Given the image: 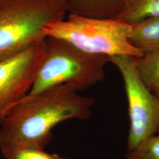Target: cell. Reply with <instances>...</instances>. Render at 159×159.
<instances>
[{
	"instance_id": "8fae6325",
	"label": "cell",
	"mask_w": 159,
	"mask_h": 159,
	"mask_svg": "<svg viewBox=\"0 0 159 159\" xmlns=\"http://www.w3.org/2000/svg\"><path fill=\"white\" fill-rule=\"evenodd\" d=\"M5 159H67L57 154H51L36 146H18L1 151Z\"/></svg>"
},
{
	"instance_id": "7c38bea8",
	"label": "cell",
	"mask_w": 159,
	"mask_h": 159,
	"mask_svg": "<svg viewBox=\"0 0 159 159\" xmlns=\"http://www.w3.org/2000/svg\"><path fill=\"white\" fill-rule=\"evenodd\" d=\"M125 159H159V135L148 139L134 150L127 151Z\"/></svg>"
},
{
	"instance_id": "8992f818",
	"label": "cell",
	"mask_w": 159,
	"mask_h": 159,
	"mask_svg": "<svg viewBox=\"0 0 159 159\" xmlns=\"http://www.w3.org/2000/svg\"><path fill=\"white\" fill-rule=\"evenodd\" d=\"M44 55V41L0 60V119L27 95Z\"/></svg>"
},
{
	"instance_id": "6da1fadb",
	"label": "cell",
	"mask_w": 159,
	"mask_h": 159,
	"mask_svg": "<svg viewBox=\"0 0 159 159\" xmlns=\"http://www.w3.org/2000/svg\"><path fill=\"white\" fill-rule=\"evenodd\" d=\"M94 102V98L67 85L19 100L0 119V151L25 145L43 148L57 125L69 119H89Z\"/></svg>"
},
{
	"instance_id": "ba28073f",
	"label": "cell",
	"mask_w": 159,
	"mask_h": 159,
	"mask_svg": "<svg viewBox=\"0 0 159 159\" xmlns=\"http://www.w3.org/2000/svg\"><path fill=\"white\" fill-rule=\"evenodd\" d=\"M121 10L116 19L129 25L158 19L159 0H120Z\"/></svg>"
},
{
	"instance_id": "7a4b0ae2",
	"label": "cell",
	"mask_w": 159,
	"mask_h": 159,
	"mask_svg": "<svg viewBox=\"0 0 159 159\" xmlns=\"http://www.w3.org/2000/svg\"><path fill=\"white\" fill-rule=\"evenodd\" d=\"M108 63V57L89 54L62 39L47 36L43 58L30 89L21 99L63 85L84 91L104 80Z\"/></svg>"
},
{
	"instance_id": "30bf717a",
	"label": "cell",
	"mask_w": 159,
	"mask_h": 159,
	"mask_svg": "<svg viewBox=\"0 0 159 159\" xmlns=\"http://www.w3.org/2000/svg\"><path fill=\"white\" fill-rule=\"evenodd\" d=\"M134 62L142 82L159 99V51L144 52L142 56L134 58Z\"/></svg>"
},
{
	"instance_id": "9c48e42d",
	"label": "cell",
	"mask_w": 159,
	"mask_h": 159,
	"mask_svg": "<svg viewBox=\"0 0 159 159\" xmlns=\"http://www.w3.org/2000/svg\"><path fill=\"white\" fill-rule=\"evenodd\" d=\"M131 25L130 41L143 52L159 51V18Z\"/></svg>"
},
{
	"instance_id": "3957f363",
	"label": "cell",
	"mask_w": 159,
	"mask_h": 159,
	"mask_svg": "<svg viewBox=\"0 0 159 159\" xmlns=\"http://www.w3.org/2000/svg\"><path fill=\"white\" fill-rule=\"evenodd\" d=\"M66 14L62 0H0V60L42 42L47 26Z\"/></svg>"
},
{
	"instance_id": "277c9868",
	"label": "cell",
	"mask_w": 159,
	"mask_h": 159,
	"mask_svg": "<svg viewBox=\"0 0 159 159\" xmlns=\"http://www.w3.org/2000/svg\"><path fill=\"white\" fill-rule=\"evenodd\" d=\"M131 25L116 19H97L68 15L44 29L46 36L62 39L81 51L108 57L128 55L134 58L143 52L131 43Z\"/></svg>"
},
{
	"instance_id": "52a82bcc",
	"label": "cell",
	"mask_w": 159,
	"mask_h": 159,
	"mask_svg": "<svg viewBox=\"0 0 159 159\" xmlns=\"http://www.w3.org/2000/svg\"><path fill=\"white\" fill-rule=\"evenodd\" d=\"M69 15L116 19L121 10L120 0H62Z\"/></svg>"
},
{
	"instance_id": "5b68a950",
	"label": "cell",
	"mask_w": 159,
	"mask_h": 159,
	"mask_svg": "<svg viewBox=\"0 0 159 159\" xmlns=\"http://www.w3.org/2000/svg\"><path fill=\"white\" fill-rule=\"evenodd\" d=\"M122 76L128 105L130 127L127 151H131L159 135V99L149 91L137 72L134 57H109Z\"/></svg>"
}]
</instances>
